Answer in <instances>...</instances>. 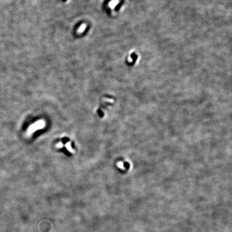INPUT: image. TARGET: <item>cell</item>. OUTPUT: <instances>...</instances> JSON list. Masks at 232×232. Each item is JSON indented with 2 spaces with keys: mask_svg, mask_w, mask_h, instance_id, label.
<instances>
[{
  "mask_svg": "<svg viewBox=\"0 0 232 232\" xmlns=\"http://www.w3.org/2000/svg\"><path fill=\"white\" fill-rule=\"evenodd\" d=\"M44 123L43 121H39V122H38L37 124H35L34 125H33V126L31 127V128H30V132H34V131H36V130H38V128H41L43 126Z\"/></svg>",
  "mask_w": 232,
  "mask_h": 232,
  "instance_id": "cell-1",
  "label": "cell"
}]
</instances>
